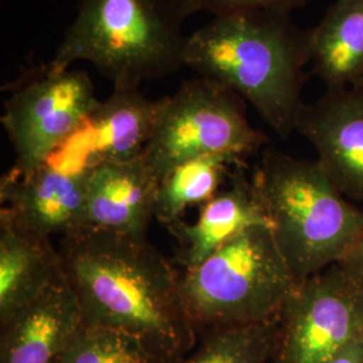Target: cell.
Instances as JSON below:
<instances>
[{
    "mask_svg": "<svg viewBox=\"0 0 363 363\" xmlns=\"http://www.w3.org/2000/svg\"><path fill=\"white\" fill-rule=\"evenodd\" d=\"M253 226L269 228L264 206L245 164L234 167L225 187L203 206L193 223L182 220L169 225L178 247L174 262L190 269L208 259L218 247Z\"/></svg>",
    "mask_w": 363,
    "mask_h": 363,
    "instance_id": "12",
    "label": "cell"
},
{
    "mask_svg": "<svg viewBox=\"0 0 363 363\" xmlns=\"http://www.w3.org/2000/svg\"><path fill=\"white\" fill-rule=\"evenodd\" d=\"M295 130L316 151V160L345 196L363 201V85L325 91L303 104Z\"/></svg>",
    "mask_w": 363,
    "mask_h": 363,
    "instance_id": "9",
    "label": "cell"
},
{
    "mask_svg": "<svg viewBox=\"0 0 363 363\" xmlns=\"http://www.w3.org/2000/svg\"><path fill=\"white\" fill-rule=\"evenodd\" d=\"M337 265L357 286L363 289V232Z\"/></svg>",
    "mask_w": 363,
    "mask_h": 363,
    "instance_id": "21",
    "label": "cell"
},
{
    "mask_svg": "<svg viewBox=\"0 0 363 363\" xmlns=\"http://www.w3.org/2000/svg\"><path fill=\"white\" fill-rule=\"evenodd\" d=\"M363 333V289L335 264L300 280L276 318L271 363H327Z\"/></svg>",
    "mask_w": 363,
    "mask_h": 363,
    "instance_id": "8",
    "label": "cell"
},
{
    "mask_svg": "<svg viewBox=\"0 0 363 363\" xmlns=\"http://www.w3.org/2000/svg\"><path fill=\"white\" fill-rule=\"evenodd\" d=\"M64 279L50 237L28 230L0 208V325Z\"/></svg>",
    "mask_w": 363,
    "mask_h": 363,
    "instance_id": "15",
    "label": "cell"
},
{
    "mask_svg": "<svg viewBox=\"0 0 363 363\" xmlns=\"http://www.w3.org/2000/svg\"><path fill=\"white\" fill-rule=\"evenodd\" d=\"M187 354L164 363H271L276 320L198 328Z\"/></svg>",
    "mask_w": 363,
    "mask_h": 363,
    "instance_id": "18",
    "label": "cell"
},
{
    "mask_svg": "<svg viewBox=\"0 0 363 363\" xmlns=\"http://www.w3.org/2000/svg\"><path fill=\"white\" fill-rule=\"evenodd\" d=\"M0 203L28 230L50 237L88 228L86 171L45 163L27 174L9 171L0 181Z\"/></svg>",
    "mask_w": 363,
    "mask_h": 363,
    "instance_id": "10",
    "label": "cell"
},
{
    "mask_svg": "<svg viewBox=\"0 0 363 363\" xmlns=\"http://www.w3.org/2000/svg\"><path fill=\"white\" fill-rule=\"evenodd\" d=\"M310 64L327 91L363 85V0H335L310 30Z\"/></svg>",
    "mask_w": 363,
    "mask_h": 363,
    "instance_id": "16",
    "label": "cell"
},
{
    "mask_svg": "<svg viewBox=\"0 0 363 363\" xmlns=\"http://www.w3.org/2000/svg\"><path fill=\"white\" fill-rule=\"evenodd\" d=\"M82 323V313L65 279L0 325V363H55Z\"/></svg>",
    "mask_w": 363,
    "mask_h": 363,
    "instance_id": "14",
    "label": "cell"
},
{
    "mask_svg": "<svg viewBox=\"0 0 363 363\" xmlns=\"http://www.w3.org/2000/svg\"><path fill=\"white\" fill-rule=\"evenodd\" d=\"M85 171L88 226L145 238L155 218L159 182L143 159L105 162Z\"/></svg>",
    "mask_w": 363,
    "mask_h": 363,
    "instance_id": "13",
    "label": "cell"
},
{
    "mask_svg": "<svg viewBox=\"0 0 363 363\" xmlns=\"http://www.w3.org/2000/svg\"><path fill=\"white\" fill-rule=\"evenodd\" d=\"M77 13L52 58L94 66L113 88H139L184 66L189 16L179 0H76Z\"/></svg>",
    "mask_w": 363,
    "mask_h": 363,
    "instance_id": "4",
    "label": "cell"
},
{
    "mask_svg": "<svg viewBox=\"0 0 363 363\" xmlns=\"http://www.w3.org/2000/svg\"><path fill=\"white\" fill-rule=\"evenodd\" d=\"M159 109L160 99L151 100L139 88H113L111 96L99 103L74 133L81 136V142L69 139L64 144L70 148L81 145V150L72 154L70 162L79 156L77 169H85L105 162L142 157L152 136Z\"/></svg>",
    "mask_w": 363,
    "mask_h": 363,
    "instance_id": "11",
    "label": "cell"
},
{
    "mask_svg": "<svg viewBox=\"0 0 363 363\" xmlns=\"http://www.w3.org/2000/svg\"><path fill=\"white\" fill-rule=\"evenodd\" d=\"M244 164L230 156L211 155L169 169L157 184L156 220L166 228L183 220L187 208L203 206L225 187L234 167Z\"/></svg>",
    "mask_w": 363,
    "mask_h": 363,
    "instance_id": "17",
    "label": "cell"
},
{
    "mask_svg": "<svg viewBox=\"0 0 363 363\" xmlns=\"http://www.w3.org/2000/svg\"><path fill=\"white\" fill-rule=\"evenodd\" d=\"M187 15L208 13L214 16L249 11H277L289 13L303 7L308 0H179Z\"/></svg>",
    "mask_w": 363,
    "mask_h": 363,
    "instance_id": "20",
    "label": "cell"
},
{
    "mask_svg": "<svg viewBox=\"0 0 363 363\" xmlns=\"http://www.w3.org/2000/svg\"><path fill=\"white\" fill-rule=\"evenodd\" d=\"M9 97L1 116L13 145V174L48 163L100 103L88 72L40 64L1 86Z\"/></svg>",
    "mask_w": 363,
    "mask_h": 363,
    "instance_id": "7",
    "label": "cell"
},
{
    "mask_svg": "<svg viewBox=\"0 0 363 363\" xmlns=\"http://www.w3.org/2000/svg\"><path fill=\"white\" fill-rule=\"evenodd\" d=\"M280 253L298 281L337 264L363 232V211L319 162L262 151L252 175Z\"/></svg>",
    "mask_w": 363,
    "mask_h": 363,
    "instance_id": "3",
    "label": "cell"
},
{
    "mask_svg": "<svg viewBox=\"0 0 363 363\" xmlns=\"http://www.w3.org/2000/svg\"><path fill=\"white\" fill-rule=\"evenodd\" d=\"M55 363H156L142 342L103 325L81 323Z\"/></svg>",
    "mask_w": 363,
    "mask_h": 363,
    "instance_id": "19",
    "label": "cell"
},
{
    "mask_svg": "<svg viewBox=\"0 0 363 363\" xmlns=\"http://www.w3.org/2000/svg\"><path fill=\"white\" fill-rule=\"evenodd\" d=\"M58 252L82 323L128 333L156 363L194 347L198 331L183 298L182 273L147 238L88 226L62 237Z\"/></svg>",
    "mask_w": 363,
    "mask_h": 363,
    "instance_id": "1",
    "label": "cell"
},
{
    "mask_svg": "<svg viewBox=\"0 0 363 363\" xmlns=\"http://www.w3.org/2000/svg\"><path fill=\"white\" fill-rule=\"evenodd\" d=\"M308 64L310 30L277 11L214 16L187 37L184 52V66L238 94L284 140L304 104Z\"/></svg>",
    "mask_w": 363,
    "mask_h": 363,
    "instance_id": "2",
    "label": "cell"
},
{
    "mask_svg": "<svg viewBox=\"0 0 363 363\" xmlns=\"http://www.w3.org/2000/svg\"><path fill=\"white\" fill-rule=\"evenodd\" d=\"M327 363H363V333L337 351Z\"/></svg>",
    "mask_w": 363,
    "mask_h": 363,
    "instance_id": "22",
    "label": "cell"
},
{
    "mask_svg": "<svg viewBox=\"0 0 363 363\" xmlns=\"http://www.w3.org/2000/svg\"><path fill=\"white\" fill-rule=\"evenodd\" d=\"M298 280L267 226H253L182 273L196 330L276 320Z\"/></svg>",
    "mask_w": 363,
    "mask_h": 363,
    "instance_id": "5",
    "label": "cell"
},
{
    "mask_svg": "<svg viewBox=\"0 0 363 363\" xmlns=\"http://www.w3.org/2000/svg\"><path fill=\"white\" fill-rule=\"evenodd\" d=\"M267 142V136L250 125L245 101L238 94L196 76L160 99L142 159L159 182L169 169L202 156H230L245 163Z\"/></svg>",
    "mask_w": 363,
    "mask_h": 363,
    "instance_id": "6",
    "label": "cell"
}]
</instances>
